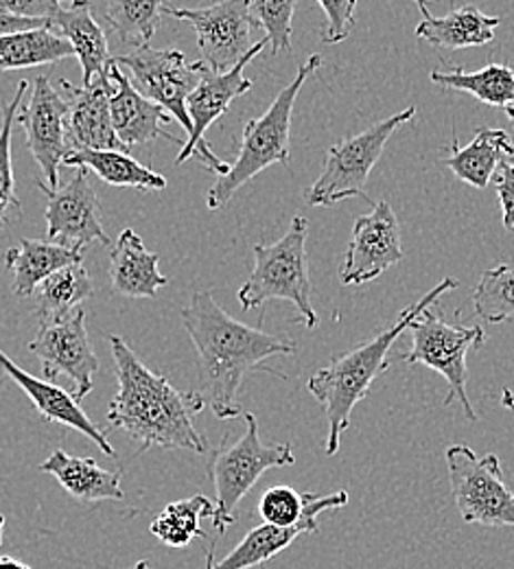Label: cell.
Wrapping results in <instances>:
<instances>
[{
    "instance_id": "6da1fadb",
    "label": "cell",
    "mask_w": 514,
    "mask_h": 569,
    "mask_svg": "<svg viewBox=\"0 0 514 569\" xmlns=\"http://www.w3.org/2000/svg\"><path fill=\"white\" fill-rule=\"evenodd\" d=\"M180 318L198 351L200 395L220 421L243 417L239 390L250 372L261 370L283 377L279 370L265 366V361L295 353L290 338L272 336L230 318L209 289L195 291L189 307L180 311Z\"/></svg>"
},
{
    "instance_id": "7a4b0ae2",
    "label": "cell",
    "mask_w": 514,
    "mask_h": 569,
    "mask_svg": "<svg viewBox=\"0 0 514 569\" xmlns=\"http://www.w3.org/2000/svg\"><path fill=\"white\" fill-rule=\"evenodd\" d=\"M110 349L119 388L108 408V423L132 436L143 451L160 447L206 453V440L195 427V417L206 408L204 397L173 388L119 336H110Z\"/></svg>"
},
{
    "instance_id": "3957f363",
    "label": "cell",
    "mask_w": 514,
    "mask_h": 569,
    "mask_svg": "<svg viewBox=\"0 0 514 569\" xmlns=\"http://www.w3.org/2000/svg\"><path fill=\"white\" fill-rule=\"evenodd\" d=\"M457 287L455 279H444L436 284L427 296H423L419 302L401 311L399 320L390 325L385 331L374 336L364 345L355 347L353 351L344 356L331 357V361L320 368L306 383V390L311 397L324 408L329 433H326V456H335L342 445V433L351 427L353 410L360 401H364L372 383L379 375H383L390 368V349L399 340L403 331L410 329V325L430 309L442 293Z\"/></svg>"
},
{
    "instance_id": "277c9868",
    "label": "cell",
    "mask_w": 514,
    "mask_h": 569,
    "mask_svg": "<svg viewBox=\"0 0 514 569\" xmlns=\"http://www.w3.org/2000/svg\"><path fill=\"white\" fill-rule=\"evenodd\" d=\"M320 67L322 58L311 56L298 69L294 79L279 92L268 112L245 123L236 160L228 167V173L218 178V182L206 193V207L211 211L225 207L243 184H248L270 164H290V137L295 97L300 94L304 81Z\"/></svg>"
},
{
    "instance_id": "5b68a950",
    "label": "cell",
    "mask_w": 514,
    "mask_h": 569,
    "mask_svg": "<svg viewBox=\"0 0 514 569\" xmlns=\"http://www.w3.org/2000/svg\"><path fill=\"white\" fill-rule=\"evenodd\" d=\"M243 436L230 442V436L225 433L209 460V476L215 487V517L211 521L218 537L228 530V526L236 523L241 499L256 487L263 473L295 465L290 442H263L256 417L243 412Z\"/></svg>"
},
{
    "instance_id": "8992f818",
    "label": "cell",
    "mask_w": 514,
    "mask_h": 569,
    "mask_svg": "<svg viewBox=\"0 0 514 569\" xmlns=\"http://www.w3.org/2000/svg\"><path fill=\"white\" fill-rule=\"evenodd\" d=\"M309 221L294 217L288 234L276 243L254 246V270L239 289V302L243 309H256L270 300L292 302L300 322L306 329L320 325L318 313L311 305V277H309V254H306Z\"/></svg>"
},
{
    "instance_id": "52a82bcc",
    "label": "cell",
    "mask_w": 514,
    "mask_h": 569,
    "mask_svg": "<svg viewBox=\"0 0 514 569\" xmlns=\"http://www.w3.org/2000/svg\"><path fill=\"white\" fill-rule=\"evenodd\" d=\"M410 331H412V349L407 353H401L399 359L412 366L419 363L439 372L449 386V395L444 397L442 406H451L453 401H460L464 417L468 421H477L473 403L466 395V381H468L466 357L468 351L482 349L486 345V331L480 325L475 327L449 325L432 309H425L410 325Z\"/></svg>"
},
{
    "instance_id": "ba28073f",
    "label": "cell",
    "mask_w": 514,
    "mask_h": 569,
    "mask_svg": "<svg viewBox=\"0 0 514 569\" xmlns=\"http://www.w3.org/2000/svg\"><path fill=\"white\" fill-rule=\"evenodd\" d=\"M414 114H416V108L410 106L407 110L385 121H379L376 126L367 128L364 132L329 147L324 173L315 180V184L306 193L309 204L335 207L349 198H366L364 187L372 167L379 162L392 134L401 126L410 123Z\"/></svg>"
},
{
    "instance_id": "9c48e42d",
    "label": "cell",
    "mask_w": 514,
    "mask_h": 569,
    "mask_svg": "<svg viewBox=\"0 0 514 569\" xmlns=\"http://www.w3.org/2000/svg\"><path fill=\"white\" fill-rule=\"evenodd\" d=\"M444 458L460 517L486 528H514V493L504 480L500 456H477L466 445H451Z\"/></svg>"
},
{
    "instance_id": "30bf717a",
    "label": "cell",
    "mask_w": 514,
    "mask_h": 569,
    "mask_svg": "<svg viewBox=\"0 0 514 569\" xmlns=\"http://www.w3.org/2000/svg\"><path fill=\"white\" fill-rule=\"evenodd\" d=\"M265 44H270L268 38L256 42L252 47V51L234 69H230L228 72L209 71L206 67L202 69L200 83L195 86V90L191 92V97L187 101V112H189V119H191V134L180 147L175 164H184L189 158H198L209 171L218 173V178L228 173L230 164H225L213 153V149L204 139V134L215 121H220L221 117L228 112L230 103L236 97H241L243 92H248L254 86V81L248 79L243 71L265 49Z\"/></svg>"
},
{
    "instance_id": "8fae6325",
    "label": "cell",
    "mask_w": 514,
    "mask_h": 569,
    "mask_svg": "<svg viewBox=\"0 0 514 569\" xmlns=\"http://www.w3.org/2000/svg\"><path fill=\"white\" fill-rule=\"evenodd\" d=\"M121 71L130 72L132 86L158 103L171 119H175L187 137L191 134V119L187 101L202 77V62L191 64L184 53L173 49L139 47L128 56L112 60Z\"/></svg>"
},
{
    "instance_id": "7c38bea8",
    "label": "cell",
    "mask_w": 514,
    "mask_h": 569,
    "mask_svg": "<svg viewBox=\"0 0 514 569\" xmlns=\"http://www.w3.org/2000/svg\"><path fill=\"white\" fill-rule=\"evenodd\" d=\"M162 13L189 22L198 33L200 62L213 72L234 69L252 51L250 0H221L202 9H180L164 2Z\"/></svg>"
},
{
    "instance_id": "4fadbf2b",
    "label": "cell",
    "mask_w": 514,
    "mask_h": 569,
    "mask_svg": "<svg viewBox=\"0 0 514 569\" xmlns=\"http://www.w3.org/2000/svg\"><path fill=\"white\" fill-rule=\"evenodd\" d=\"M36 184L47 198V239L51 243L77 252H83V248L94 241L103 246L110 243L101 223L103 211L99 198L83 167H77L73 178L62 187L51 189L42 180Z\"/></svg>"
},
{
    "instance_id": "5bb4252c",
    "label": "cell",
    "mask_w": 514,
    "mask_h": 569,
    "mask_svg": "<svg viewBox=\"0 0 514 569\" xmlns=\"http://www.w3.org/2000/svg\"><path fill=\"white\" fill-rule=\"evenodd\" d=\"M29 351L42 361L47 381H56L60 375H67L73 381L71 395L74 401H81L92 392L99 359L90 345L85 331V311L81 307L62 320L40 325Z\"/></svg>"
},
{
    "instance_id": "9a60e30c",
    "label": "cell",
    "mask_w": 514,
    "mask_h": 569,
    "mask_svg": "<svg viewBox=\"0 0 514 569\" xmlns=\"http://www.w3.org/2000/svg\"><path fill=\"white\" fill-rule=\"evenodd\" d=\"M67 112L64 97L53 88L47 74L36 77L33 92L24 108L18 110L16 123L22 126L27 149L40 164V171L51 189L60 187V167L69 156L67 144Z\"/></svg>"
},
{
    "instance_id": "2e32d148",
    "label": "cell",
    "mask_w": 514,
    "mask_h": 569,
    "mask_svg": "<svg viewBox=\"0 0 514 569\" xmlns=\"http://www.w3.org/2000/svg\"><path fill=\"white\" fill-rule=\"evenodd\" d=\"M401 223L390 202L379 200L372 211L360 214L342 263V284H366L403 261Z\"/></svg>"
},
{
    "instance_id": "e0dca14e",
    "label": "cell",
    "mask_w": 514,
    "mask_h": 569,
    "mask_svg": "<svg viewBox=\"0 0 514 569\" xmlns=\"http://www.w3.org/2000/svg\"><path fill=\"white\" fill-rule=\"evenodd\" d=\"M67 112V144L71 151L83 149H119L128 151L117 139L110 117V71L81 88L71 81H60Z\"/></svg>"
},
{
    "instance_id": "ac0fdd59",
    "label": "cell",
    "mask_w": 514,
    "mask_h": 569,
    "mask_svg": "<svg viewBox=\"0 0 514 569\" xmlns=\"http://www.w3.org/2000/svg\"><path fill=\"white\" fill-rule=\"evenodd\" d=\"M0 372L7 375L29 397V401L33 403V408L38 410V415L44 421L79 431L81 436L92 440L105 456L117 458V449L110 445L105 431L94 421H90V417L81 410L79 401H74L71 392L56 386L53 381L33 377L31 372L22 370L13 359H9L2 351H0Z\"/></svg>"
},
{
    "instance_id": "d6986e66",
    "label": "cell",
    "mask_w": 514,
    "mask_h": 569,
    "mask_svg": "<svg viewBox=\"0 0 514 569\" xmlns=\"http://www.w3.org/2000/svg\"><path fill=\"white\" fill-rule=\"evenodd\" d=\"M110 117L117 139L130 151L137 144L167 139L175 144L184 141L167 134L162 128L169 126L173 119L148 97H143L130 81L128 74L112 62L110 64Z\"/></svg>"
},
{
    "instance_id": "ffe728a7",
    "label": "cell",
    "mask_w": 514,
    "mask_h": 569,
    "mask_svg": "<svg viewBox=\"0 0 514 569\" xmlns=\"http://www.w3.org/2000/svg\"><path fill=\"white\" fill-rule=\"evenodd\" d=\"M419 11L423 13V20L416 27V38L446 51L488 44L502 22L497 16H486L475 4L457 7L442 18L432 16L430 4L419 7Z\"/></svg>"
},
{
    "instance_id": "44dd1931",
    "label": "cell",
    "mask_w": 514,
    "mask_h": 569,
    "mask_svg": "<svg viewBox=\"0 0 514 569\" xmlns=\"http://www.w3.org/2000/svg\"><path fill=\"white\" fill-rule=\"evenodd\" d=\"M51 22L53 31H60V36L67 38L73 47L83 83H90L110 71L112 60L108 51V40L103 27L92 16L90 0H71L69 4H62Z\"/></svg>"
},
{
    "instance_id": "7402d4cb",
    "label": "cell",
    "mask_w": 514,
    "mask_h": 569,
    "mask_svg": "<svg viewBox=\"0 0 514 569\" xmlns=\"http://www.w3.org/2000/svg\"><path fill=\"white\" fill-rule=\"evenodd\" d=\"M158 266L160 257L149 252L132 228H125L110 254V281L114 291L125 298H153L158 289L169 284Z\"/></svg>"
},
{
    "instance_id": "603a6c76",
    "label": "cell",
    "mask_w": 514,
    "mask_h": 569,
    "mask_svg": "<svg viewBox=\"0 0 514 569\" xmlns=\"http://www.w3.org/2000/svg\"><path fill=\"white\" fill-rule=\"evenodd\" d=\"M38 471L53 476L60 487L81 503L125 499L121 471L101 469L92 458L69 456L64 449H56L42 465H38Z\"/></svg>"
},
{
    "instance_id": "cb8c5ba5",
    "label": "cell",
    "mask_w": 514,
    "mask_h": 569,
    "mask_svg": "<svg viewBox=\"0 0 514 569\" xmlns=\"http://www.w3.org/2000/svg\"><path fill=\"white\" fill-rule=\"evenodd\" d=\"M74 263H83V252L38 239H22L4 252V268L11 274V289L18 298L33 296L51 274Z\"/></svg>"
},
{
    "instance_id": "d4e9b609",
    "label": "cell",
    "mask_w": 514,
    "mask_h": 569,
    "mask_svg": "<svg viewBox=\"0 0 514 569\" xmlns=\"http://www.w3.org/2000/svg\"><path fill=\"white\" fill-rule=\"evenodd\" d=\"M511 151H514V147L508 132L477 128L475 139L466 147H457L453 139V147L442 158V164L451 169L457 180L475 189H486L493 182L504 156Z\"/></svg>"
},
{
    "instance_id": "484cf974",
    "label": "cell",
    "mask_w": 514,
    "mask_h": 569,
    "mask_svg": "<svg viewBox=\"0 0 514 569\" xmlns=\"http://www.w3.org/2000/svg\"><path fill=\"white\" fill-rule=\"evenodd\" d=\"M318 515L322 512L311 510L300 523L290 528L270 526V523L252 528L225 559L206 569H252L265 566L268 561L285 552L298 537L318 532Z\"/></svg>"
},
{
    "instance_id": "4316f807",
    "label": "cell",
    "mask_w": 514,
    "mask_h": 569,
    "mask_svg": "<svg viewBox=\"0 0 514 569\" xmlns=\"http://www.w3.org/2000/svg\"><path fill=\"white\" fill-rule=\"evenodd\" d=\"M67 167H83L85 171L97 173L110 187H125L139 191H162L167 180L153 173L149 167L134 160L128 151L119 149H83L71 151L64 158Z\"/></svg>"
},
{
    "instance_id": "83f0119b",
    "label": "cell",
    "mask_w": 514,
    "mask_h": 569,
    "mask_svg": "<svg viewBox=\"0 0 514 569\" xmlns=\"http://www.w3.org/2000/svg\"><path fill=\"white\" fill-rule=\"evenodd\" d=\"M74 58L73 47L53 29L0 36V71H20Z\"/></svg>"
},
{
    "instance_id": "f1b7e54d",
    "label": "cell",
    "mask_w": 514,
    "mask_h": 569,
    "mask_svg": "<svg viewBox=\"0 0 514 569\" xmlns=\"http://www.w3.org/2000/svg\"><path fill=\"white\" fill-rule=\"evenodd\" d=\"M215 517V501L206 496L178 499L164 506V510L151 521L149 532L167 548H187L193 539H204L202 519Z\"/></svg>"
},
{
    "instance_id": "f546056e",
    "label": "cell",
    "mask_w": 514,
    "mask_h": 569,
    "mask_svg": "<svg viewBox=\"0 0 514 569\" xmlns=\"http://www.w3.org/2000/svg\"><path fill=\"white\" fill-rule=\"evenodd\" d=\"M36 296H38L36 316L40 318V325H49L73 313L83 300L92 298L94 284L90 274L85 272V268L81 263H74L51 274L36 289Z\"/></svg>"
},
{
    "instance_id": "4dcf8cb0",
    "label": "cell",
    "mask_w": 514,
    "mask_h": 569,
    "mask_svg": "<svg viewBox=\"0 0 514 569\" xmlns=\"http://www.w3.org/2000/svg\"><path fill=\"white\" fill-rule=\"evenodd\" d=\"M432 81L444 90H457L484 101L493 108H513L514 71L506 64H488L477 72L451 69L449 72H432Z\"/></svg>"
},
{
    "instance_id": "1f68e13d",
    "label": "cell",
    "mask_w": 514,
    "mask_h": 569,
    "mask_svg": "<svg viewBox=\"0 0 514 569\" xmlns=\"http://www.w3.org/2000/svg\"><path fill=\"white\" fill-rule=\"evenodd\" d=\"M164 0H105L103 18L114 33L139 47H148L162 20Z\"/></svg>"
},
{
    "instance_id": "d6a6232c",
    "label": "cell",
    "mask_w": 514,
    "mask_h": 569,
    "mask_svg": "<svg viewBox=\"0 0 514 569\" xmlns=\"http://www.w3.org/2000/svg\"><path fill=\"white\" fill-rule=\"evenodd\" d=\"M473 302L484 322L502 325L514 318V266L486 270L475 287Z\"/></svg>"
},
{
    "instance_id": "836d02e7",
    "label": "cell",
    "mask_w": 514,
    "mask_h": 569,
    "mask_svg": "<svg viewBox=\"0 0 514 569\" xmlns=\"http://www.w3.org/2000/svg\"><path fill=\"white\" fill-rule=\"evenodd\" d=\"M29 83L20 81L18 92L9 103H2V123H0V230L4 228L11 213H20V200L16 196V178L11 164V137L18 110L22 106V97Z\"/></svg>"
},
{
    "instance_id": "e575fe53",
    "label": "cell",
    "mask_w": 514,
    "mask_h": 569,
    "mask_svg": "<svg viewBox=\"0 0 514 569\" xmlns=\"http://www.w3.org/2000/svg\"><path fill=\"white\" fill-rule=\"evenodd\" d=\"M295 0H250V16L265 31L272 53L292 49Z\"/></svg>"
},
{
    "instance_id": "d590c367",
    "label": "cell",
    "mask_w": 514,
    "mask_h": 569,
    "mask_svg": "<svg viewBox=\"0 0 514 569\" xmlns=\"http://www.w3.org/2000/svg\"><path fill=\"white\" fill-rule=\"evenodd\" d=\"M326 13V31L322 36L324 44L344 42L355 27L357 0H318Z\"/></svg>"
},
{
    "instance_id": "8d00e7d4",
    "label": "cell",
    "mask_w": 514,
    "mask_h": 569,
    "mask_svg": "<svg viewBox=\"0 0 514 569\" xmlns=\"http://www.w3.org/2000/svg\"><path fill=\"white\" fill-rule=\"evenodd\" d=\"M493 180L504 211V226L508 230H514V151L504 156Z\"/></svg>"
},
{
    "instance_id": "74e56055",
    "label": "cell",
    "mask_w": 514,
    "mask_h": 569,
    "mask_svg": "<svg viewBox=\"0 0 514 569\" xmlns=\"http://www.w3.org/2000/svg\"><path fill=\"white\" fill-rule=\"evenodd\" d=\"M64 2H71V0H0V9L22 18L53 20Z\"/></svg>"
},
{
    "instance_id": "f35d334b",
    "label": "cell",
    "mask_w": 514,
    "mask_h": 569,
    "mask_svg": "<svg viewBox=\"0 0 514 569\" xmlns=\"http://www.w3.org/2000/svg\"><path fill=\"white\" fill-rule=\"evenodd\" d=\"M38 29H53V22L42 20V18H22V16H16V13H9V11L0 9V36L38 31Z\"/></svg>"
},
{
    "instance_id": "ab89813d",
    "label": "cell",
    "mask_w": 514,
    "mask_h": 569,
    "mask_svg": "<svg viewBox=\"0 0 514 569\" xmlns=\"http://www.w3.org/2000/svg\"><path fill=\"white\" fill-rule=\"evenodd\" d=\"M0 569H31L29 566H24V563H20V561H16V559H11V557H0Z\"/></svg>"
},
{
    "instance_id": "60d3db41",
    "label": "cell",
    "mask_w": 514,
    "mask_h": 569,
    "mask_svg": "<svg viewBox=\"0 0 514 569\" xmlns=\"http://www.w3.org/2000/svg\"><path fill=\"white\" fill-rule=\"evenodd\" d=\"M502 406L506 408V410H513L514 412V392L511 388H504V392H502Z\"/></svg>"
},
{
    "instance_id": "b9f144b4",
    "label": "cell",
    "mask_w": 514,
    "mask_h": 569,
    "mask_svg": "<svg viewBox=\"0 0 514 569\" xmlns=\"http://www.w3.org/2000/svg\"><path fill=\"white\" fill-rule=\"evenodd\" d=\"M2 530H4V517L0 515V546H2Z\"/></svg>"
},
{
    "instance_id": "7bdbcfd3",
    "label": "cell",
    "mask_w": 514,
    "mask_h": 569,
    "mask_svg": "<svg viewBox=\"0 0 514 569\" xmlns=\"http://www.w3.org/2000/svg\"><path fill=\"white\" fill-rule=\"evenodd\" d=\"M506 114H508V119H511V123H513L514 128V106L513 108H508V110H506Z\"/></svg>"
},
{
    "instance_id": "ee69618b",
    "label": "cell",
    "mask_w": 514,
    "mask_h": 569,
    "mask_svg": "<svg viewBox=\"0 0 514 569\" xmlns=\"http://www.w3.org/2000/svg\"><path fill=\"white\" fill-rule=\"evenodd\" d=\"M132 569H149V563L148 561H141V563H137Z\"/></svg>"
},
{
    "instance_id": "f6af8a7d",
    "label": "cell",
    "mask_w": 514,
    "mask_h": 569,
    "mask_svg": "<svg viewBox=\"0 0 514 569\" xmlns=\"http://www.w3.org/2000/svg\"><path fill=\"white\" fill-rule=\"evenodd\" d=\"M416 2V7H423V4H427V0H414Z\"/></svg>"
}]
</instances>
